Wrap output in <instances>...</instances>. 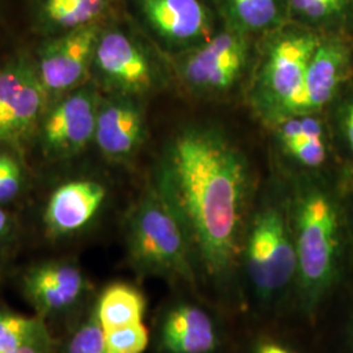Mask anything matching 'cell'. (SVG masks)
I'll return each mask as SVG.
<instances>
[{
	"label": "cell",
	"mask_w": 353,
	"mask_h": 353,
	"mask_svg": "<svg viewBox=\"0 0 353 353\" xmlns=\"http://www.w3.org/2000/svg\"><path fill=\"white\" fill-rule=\"evenodd\" d=\"M147 119L139 97L114 94L101 99L94 143L102 154L112 161L132 159L145 141Z\"/></svg>",
	"instance_id": "5bb4252c"
},
{
	"label": "cell",
	"mask_w": 353,
	"mask_h": 353,
	"mask_svg": "<svg viewBox=\"0 0 353 353\" xmlns=\"http://www.w3.org/2000/svg\"><path fill=\"white\" fill-rule=\"evenodd\" d=\"M319 41L313 33L288 32L268 45L252 96L265 121L276 125L296 114L307 65Z\"/></svg>",
	"instance_id": "8992f818"
},
{
	"label": "cell",
	"mask_w": 353,
	"mask_h": 353,
	"mask_svg": "<svg viewBox=\"0 0 353 353\" xmlns=\"http://www.w3.org/2000/svg\"><path fill=\"white\" fill-rule=\"evenodd\" d=\"M88 290V280L81 268L67 261L32 265L21 278V290L26 301L43 319L76 309L85 299Z\"/></svg>",
	"instance_id": "7c38bea8"
},
{
	"label": "cell",
	"mask_w": 353,
	"mask_h": 353,
	"mask_svg": "<svg viewBox=\"0 0 353 353\" xmlns=\"http://www.w3.org/2000/svg\"><path fill=\"white\" fill-rule=\"evenodd\" d=\"M312 331L294 318L240 316L230 353H316L307 339Z\"/></svg>",
	"instance_id": "9a60e30c"
},
{
	"label": "cell",
	"mask_w": 353,
	"mask_h": 353,
	"mask_svg": "<svg viewBox=\"0 0 353 353\" xmlns=\"http://www.w3.org/2000/svg\"><path fill=\"white\" fill-rule=\"evenodd\" d=\"M125 242L127 261L137 274L203 294L186 233L152 183L127 212Z\"/></svg>",
	"instance_id": "277c9868"
},
{
	"label": "cell",
	"mask_w": 353,
	"mask_h": 353,
	"mask_svg": "<svg viewBox=\"0 0 353 353\" xmlns=\"http://www.w3.org/2000/svg\"><path fill=\"white\" fill-rule=\"evenodd\" d=\"M7 353H52V339L50 332L38 338L37 341L26 344V347Z\"/></svg>",
	"instance_id": "83f0119b"
},
{
	"label": "cell",
	"mask_w": 353,
	"mask_h": 353,
	"mask_svg": "<svg viewBox=\"0 0 353 353\" xmlns=\"http://www.w3.org/2000/svg\"><path fill=\"white\" fill-rule=\"evenodd\" d=\"M297 274L290 195L254 201L239 263L241 316L294 318Z\"/></svg>",
	"instance_id": "3957f363"
},
{
	"label": "cell",
	"mask_w": 353,
	"mask_h": 353,
	"mask_svg": "<svg viewBox=\"0 0 353 353\" xmlns=\"http://www.w3.org/2000/svg\"><path fill=\"white\" fill-rule=\"evenodd\" d=\"M224 11L229 29L248 36L278 21L279 0H225Z\"/></svg>",
	"instance_id": "44dd1931"
},
{
	"label": "cell",
	"mask_w": 353,
	"mask_h": 353,
	"mask_svg": "<svg viewBox=\"0 0 353 353\" xmlns=\"http://www.w3.org/2000/svg\"><path fill=\"white\" fill-rule=\"evenodd\" d=\"M152 185L186 233L203 296L240 318L241 246L255 196L243 153L220 128L185 127L166 144Z\"/></svg>",
	"instance_id": "6da1fadb"
},
{
	"label": "cell",
	"mask_w": 353,
	"mask_h": 353,
	"mask_svg": "<svg viewBox=\"0 0 353 353\" xmlns=\"http://www.w3.org/2000/svg\"><path fill=\"white\" fill-rule=\"evenodd\" d=\"M276 137L285 154L309 169L325 164L327 144L325 130L313 114L293 115L276 123Z\"/></svg>",
	"instance_id": "ac0fdd59"
},
{
	"label": "cell",
	"mask_w": 353,
	"mask_h": 353,
	"mask_svg": "<svg viewBox=\"0 0 353 353\" xmlns=\"http://www.w3.org/2000/svg\"><path fill=\"white\" fill-rule=\"evenodd\" d=\"M92 74L114 94L141 97L159 84V71L148 51L118 28L101 29Z\"/></svg>",
	"instance_id": "9c48e42d"
},
{
	"label": "cell",
	"mask_w": 353,
	"mask_h": 353,
	"mask_svg": "<svg viewBox=\"0 0 353 353\" xmlns=\"http://www.w3.org/2000/svg\"><path fill=\"white\" fill-rule=\"evenodd\" d=\"M45 319L0 309V352H12L48 334Z\"/></svg>",
	"instance_id": "7402d4cb"
},
{
	"label": "cell",
	"mask_w": 353,
	"mask_h": 353,
	"mask_svg": "<svg viewBox=\"0 0 353 353\" xmlns=\"http://www.w3.org/2000/svg\"><path fill=\"white\" fill-rule=\"evenodd\" d=\"M64 353H108L105 332L96 314L94 303L68 336Z\"/></svg>",
	"instance_id": "603a6c76"
},
{
	"label": "cell",
	"mask_w": 353,
	"mask_h": 353,
	"mask_svg": "<svg viewBox=\"0 0 353 353\" xmlns=\"http://www.w3.org/2000/svg\"><path fill=\"white\" fill-rule=\"evenodd\" d=\"M115 0H38L37 17L41 29L57 36L64 32L99 24Z\"/></svg>",
	"instance_id": "d6986e66"
},
{
	"label": "cell",
	"mask_w": 353,
	"mask_h": 353,
	"mask_svg": "<svg viewBox=\"0 0 353 353\" xmlns=\"http://www.w3.org/2000/svg\"><path fill=\"white\" fill-rule=\"evenodd\" d=\"M49 99L36 62L19 57L0 67V148L20 147L37 132Z\"/></svg>",
	"instance_id": "52a82bcc"
},
{
	"label": "cell",
	"mask_w": 353,
	"mask_h": 353,
	"mask_svg": "<svg viewBox=\"0 0 353 353\" xmlns=\"http://www.w3.org/2000/svg\"><path fill=\"white\" fill-rule=\"evenodd\" d=\"M14 224L11 214L3 208V205H0V246L11 239Z\"/></svg>",
	"instance_id": "f1b7e54d"
},
{
	"label": "cell",
	"mask_w": 353,
	"mask_h": 353,
	"mask_svg": "<svg viewBox=\"0 0 353 353\" xmlns=\"http://www.w3.org/2000/svg\"><path fill=\"white\" fill-rule=\"evenodd\" d=\"M94 309L103 330L125 327L144 322L147 297L137 285L115 281L101 290Z\"/></svg>",
	"instance_id": "ffe728a7"
},
{
	"label": "cell",
	"mask_w": 353,
	"mask_h": 353,
	"mask_svg": "<svg viewBox=\"0 0 353 353\" xmlns=\"http://www.w3.org/2000/svg\"><path fill=\"white\" fill-rule=\"evenodd\" d=\"M347 0H290V10L306 21H323L341 13Z\"/></svg>",
	"instance_id": "484cf974"
},
{
	"label": "cell",
	"mask_w": 353,
	"mask_h": 353,
	"mask_svg": "<svg viewBox=\"0 0 353 353\" xmlns=\"http://www.w3.org/2000/svg\"><path fill=\"white\" fill-rule=\"evenodd\" d=\"M290 199L299 268L294 319L314 330L350 280L344 214L339 201L314 183L300 185Z\"/></svg>",
	"instance_id": "7a4b0ae2"
},
{
	"label": "cell",
	"mask_w": 353,
	"mask_h": 353,
	"mask_svg": "<svg viewBox=\"0 0 353 353\" xmlns=\"http://www.w3.org/2000/svg\"><path fill=\"white\" fill-rule=\"evenodd\" d=\"M103 332L108 353H145L151 344V331L144 322Z\"/></svg>",
	"instance_id": "cb8c5ba5"
},
{
	"label": "cell",
	"mask_w": 353,
	"mask_h": 353,
	"mask_svg": "<svg viewBox=\"0 0 353 353\" xmlns=\"http://www.w3.org/2000/svg\"><path fill=\"white\" fill-rule=\"evenodd\" d=\"M101 96L93 83L50 103L37 128L41 151L51 160H68L94 141Z\"/></svg>",
	"instance_id": "ba28073f"
},
{
	"label": "cell",
	"mask_w": 353,
	"mask_h": 353,
	"mask_svg": "<svg viewBox=\"0 0 353 353\" xmlns=\"http://www.w3.org/2000/svg\"><path fill=\"white\" fill-rule=\"evenodd\" d=\"M26 186V173L20 161L8 152H0V205L13 202Z\"/></svg>",
	"instance_id": "d4e9b609"
},
{
	"label": "cell",
	"mask_w": 353,
	"mask_h": 353,
	"mask_svg": "<svg viewBox=\"0 0 353 353\" xmlns=\"http://www.w3.org/2000/svg\"><path fill=\"white\" fill-rule=\"evenodd\" d=\"M343 127H344V132H345V137L348 140V144L353 152V99L345 106L344 117H343Z\"/></svg>",
	"instance_id": "f546056e"
},
{
	"label": "cell",
	"mask_w": 353,
	"mask_h": 353,
	"mask_svg": "<svg viewBox=\"0 0 353 353\" xmlns=\"http://www.w3.org/2000/svg\"><path fill=\"white\" fill-rule=\"evenodd\" d=\"M248 58L246 34L228 29L183 57L179 74L190 88L201 93H221L237 83Z\"/></svg>",
	"instance_id": "8fae6325"
},
{
	"label": "cell",
	"mask_w": 353,
	"mask_h": 353,
	"mask_svg": "<svg viewBox=\"0 0 353 353\" xmlns=\"http://www.w3.org/2000/svg\"><path fill=\"white\" fill-rule=\"evenodd\" d=\"M108 188L97 179L76 178L59 185L46 202L43 227L51 239L71 237L85 230L101 214Z\"/></svg>",
	"instance_id": "4fadbf2b"
},
{
	"label": "cell",
	"mask_w": 353,
	"mask_h": 353,
	"mask_svg": "<svg viewBox=\"0 0 353 353\" xmlns=\"http://www.w3.org/2000/svg\"><path fill=\"white\" fill-rule=\"evenodd\" d=\"M341 316L339 327V343L345 353H353V296Z\"/></svg>",
	"instance_id": "4316f807"
},
{
	"label": "cell",
	"mask_w": 353,
	"mask_h": 353,
	"mask_svg": "<svg viewBox=\"0 0 353 353\" xmlns=\"http://www.w3.org/2000/svg\"><path fill=\"white\" fill-rule=\"evenodd\" d=\"M236 318L194 290L174 288L157 321L160 353H230Z\"/></svg>",
	"instance_id": "5b68a950"
},
{
	"label": "cell",
	"mask_w": 353,
	"mask_h": 353,
	"mask_svg": "<svg viewBox=\"0 0 353 353\" xmlns=\"http://www.w3.org/2000/svg\"><path fill=\"white\" fill-rule=\"evenodd\" d=\"M152 29L173 45L204 42L210 34V14L201 0H138Z\"/></svg>",
	"instance_id": "e0dca14e"
},
{
	"label": "cell",
	"mask_w": 353,
	"mask_h": 353,
	"mask_svg": "<svg viewBox=\"0 0 353 353\" xmlns=\"http://www.w3.org/2000/svg\"><path fill=\"white\" fill-rule=\"evenodd\" d=\"M351 57L338 39L319 41L309 62L294 115L314 114L334 99L350 71Z\"/></svg>",
	"instance_id": "2e32d148"
},
{
	"label": "cell",
	"mask_w": 353,
	"mask_h": 353,
	"mask_svg": "<svg viewBox=\"0 0 353 353\" xmlns=\"http://www.w3.org/2000/svg\"><path fill=\"white\" fill-rule=\"evenodd\" d=\"M101 29L100 24L77 28L51 36L41 46L34 62L49 103L87 83Z\"/></svg>",
	"instance_id": "30bf717a"
}]
</instances>
